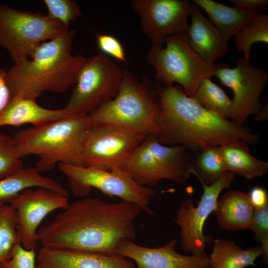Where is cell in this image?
<instances>
[{
	"instance_id": "6da1fadb",
	"label": "cell",
	"mask_w": 268,
	"mask_h": 268,
	"mask_svg": "<svg viewBox=\"0 0 268 268\" xmlns=\"http://www.w3.org/2000/svg\"><path fill=\"white\" fill-rule=\"evenodd\" d=\"M143 211L122 201L86 198L69 203L37 231L42 247L118 255L120 244L136 237L135 219Z\"/></svg>"
},
{
	"instance_id": "7a4b0ae2",
	"label": "cell",
	"mask_w": 268,
	"mask_h": 268,
	"mask_svg": "<svg viewBox=\"0 0 268 268\" xmlns=\"http://www.w3.org/2000/svg\"><path fill=\"white\" fill-rule=\"evenodd\" d=\"M158 141L201 150L235 141L254 144L258 136L251 130L204 108L186 94L180 86L158 87Z\"/></svg>"
},
{
	"instance_id": "3957f363",
	"label": "cell",
	"mask_w": 268,
	"mask_h": 268,
	"mask_svg": "<svg viewBox=\"0 0 268 268\" xmlns=\"http://www.w3.org/2000/svg\"><path fill=\"white\" fill-rule=\"evenodd\" d=\"M76 34L68 29L43 42L28 59L14 64L6 73L12 97L36 99L45 91L62 93L73 87L87 58L72 53Z\"/></svg>"
},
{
	"instance_id": "277c9868",
	"label": "cell",
	"mask_w": 268,
	"mask_h": 268,
	"mask_svg": "<svg viewBox=\"0 0 268 268\" xmlns=\"http://www.w3.org/2000/svg\"><path fill=\"white\" fill-rule=\"evenodd\" d=\"M88 115L71 114L61 119L17 131L13 136L19 157L36 155L40 172L57 163L82 166L84 141L90 126Z\"/></svg>"
},
{
	"instance_id": "5b68a950",
	"label": "cell",
	"mask_w": 268,
	"mask_h": 268,
	"mask_svg": "<svg viewBox=\"0 0 268 268\" xmlns=\"http://www.w3.org/2000/svg\"><path fill=\"white\" fill-rule=\"evenodd\" d=\"M158 114V102L132 73L123 69L122 83L116 97L88 116L91 124L106 125L155 136Z\"/></svg>"
},
{
	"instance_id": "8992f818",
	"label": "cell",
	"mask_w": 268,
	"mask_h": 268,
	"mask_svg": "<svg viewBox=\"0 0 268 268\" xmlns=\"http://www.w3.org/2000/svg\"><path fill=\"white\" fill-rule=\"evenodd\" d=\"M166 46H152L146 55L147 63L156 70V78L165 86L178 83L192 97L201 80L215 76L217 64L204 62L190 47L185 33L167 37Z\"/></svg>"
},
{
	"instance_id": "52a82bcc",
	"label": "cell",
	"mask_w": 268,
	"mask_h": 268,
	"mask_svg": "<svg viewBox=\"0 0 268 268\" xmlns=\"http://www.w3.org/2000/svg\"><path fill=\"white\" fill-rule=\"evenodd\" d=\"M188 149L182 145L162 144L155 136L147 135L122 169L137 184L145 187L155 186L163 179L183 184L193 168Z\"/></svg>"
},
{
	"instance_id": "ba28073f",
	"label": "cell",
	"mask_w": 268,
	"mask_h": 268,
	"mask_svg": "<svg viewBox=\"0 0 268 268\" xmlns=\"http://www.w3.org/2000/svg\"><path fill=\"white\" fill-rule=\"evenodd\" d=\"M69 28L42 12H32L0 4V46L14 64L29 59L44 42Z\"/></svg>"
},
{
	"instance_id": "9c48e42d",
	"label": "cell",
	"mask_w": 268,
	"mask_h": 268,
	"mask_svg": "<svg viewBox=\"0 0 268 268\" xmlns=\"http://www.w3.org/2000/svg\"><path fill=\"white\" fill-rule=\"evenodd\" d=\"M123 74V69L104 54L87 58L64 108L71 114L89 115L116 97Z\"/></svg>"
},
{
	"instance_id": "30bf717a",
	"label": "cell",
	"mask_w": 268,
	"mask_h": 268,
	"mask_svg": "<svg viewBox=\"0 0 268 268\" xmlns=\"http://www.w3.org/2000/svg\"><path fill=\"white\" fill-rule=\"evenodd\" d=\"M58 167L67 178L72 191L76 196H86L91 188L94 187L105 194L135 204L149 214L153 213L148 205L154 192L137 184L130 174L121 168L107 171L62 163H59Z\"/></svg>"
},
{
	"instance_id": "8fae6325",
	"label": "cell",
	"mask_w": 268,
	"mask_h": 268,
	"mask_svg": "<svg viewBox=\"0 0 268 268\" xmlns=\"http://www.w3.org/2000/svg\"><path fill=\"white\" fill-rule=\"evenodd\" d=\"M146 135L106 125L91 124L82 148V166L122 169Z\"/></svg>"
},
{
	"instance_id": "7c38bea8",
	"label": "cell",
	"mask_w": 268,
	"mask_h": 268,
	"mask_svg": "<svg viewBox=\"0 0 268 268\" xmlns=\"http://www.w3.org/2000/svg\"><path fill=\"white\" fill-rule=\"evenodd\" d=\"M236 63L232 68L226 64H217L215 76L233 91L231 121L243 125L249 116L257 115L262 107L260 94L268 83V74L244 58L238 59Z\"/></svg>"
},
{
	"instance_id": "4fadbf2b",
	"label": "cell",
	"mask_w": 268,
	"mask_h": 268,
	"mask_svg": "<svg viewBox=\"0 0 268 268\" xmlns=\"http://www.w3.org/2000/svg\"><path fill=\"white\" fill-rule=\"evenodd\" d=\"M235 175L228 171L211 185L201 183L203 192L197 205L190 200L181 202L175 221L180 228L181 245L185 252L195 255L206 254V245L211 238L204 234L205 222L214 210L219 194L230 187Z\"/></svg>"
},
{
	"instance_id": "5bb4252c",
	"label": "cell",
	"mask_w": 268,
	"mask_h": 268,
	"mask_svg": "<svg viewBox=\"0 0 268 268\" xmlns=\"http://www.w3.org/2000/svg\"><path fill=\"white\" fill-rule=\"evenodd\" d=\"M142 31L152 46H162L169 36L185 33L191 3L185 0H132Z\"/></svg>"
},
{
	"instance_id": "9a60e30c",
	"label": "cell",
	"mask_w": 268,
	"mask_h": 268,
	"mask_svg": "<svg viewBox=\"0 0 268 268\" xmlns=\"http://www.w3.org/2000/svg\"><path fill=\"white\" fill-rule=\"evenodd\" d=\"M15 209L17 230L21 245L35 250L39 242L37 228L43 219L56 209H65L69 203L67 196L48 189H26L9 202Z\"/></svg>"
},
{
	"instance_id": "2e32d148",
	"label": "cell",
	"mask_w": 268,
	"mask_h": 268,
	"mask_svg": "<svg viewBox=\"0 0 268 268\" xmlns=\"http://www.w3.org/2000/svg\"><path fill=\"white\" fill-rule=\"evenodd\" d=\"M174 238L157 248L144 247L131 240L122 242L117 254L133 260L135 268H210L207 255H182L176 250Z\"/></svg>"
},
{
	"instance_id": "e0dca14e",
	"label": "cell",
	"mask_w": 268,
	"mask_h": 268,
	"mask_svg": "<svg viewBox=\"0 0 268 268\" xmlns=\"http://www.w3.org/2000/svg\"><path fill=\"white\" fill-rule=\"evenodd\" d=\"M36 268H135L119 255H107L42 247L36 255Z\"/></svg>"
},
{
	"instance_id": "ac0fdd59",
	"label": "cell",
	"mask_w": 268,
	"mask_h": 268,
	"mask_svg": "<svg viewBox=\"0 0 268 268\" xmlns=\"http://www.w3.org/2000/svg\"><path fill=\"white\" fill-rule=\"evenodd\" d=\"M201 8L191 3L189 16L191 22L185 34L191 49L204 62L214 64L223 57L228 49V41L222 35Z\"/></svg>"
},
{
	"instance_id": "d6986e66",
	"label": "cell",
	"mask_w": 268,
	"mask_h": 268,
	"mask_svg": "<svg viewBox=\"0 0 268 268\" xmlns=\"http://www.w3.org/2000/svg\"><path fill=\"white\" fill-rule=\"evenodd\" d=\"M70 115L71 114L64 108L49 109L39 105L36 99L14 97L0 114V127H19L26 124L36 126L58 120Z\"/></svg>"
},
{
	"instance_id": "ffe728a7",
	"label": "cell",
	"mask_w": 268,
	"mask_h": 268,
	"mask_svg": "<svg viewBox=\"0 0 268 268\" xmlns=\"http://www.w3.org/2000/svg\"><path fill=\"white\" fill-rule=\"evenodd\" d=\"M254 211L248 193L231 190L218 200L213 212L222 228L234 231L250 229Z\"/></svg>"
},
{
	"instance_id": "44dd1931",
	"label": "cell",
	"mask_w": 268,
	"mask_h": 268,
	"mask_svg": "<svg viewBox=\"0 0 268 268\" xmlns=\"http://www.w3.org/2000/svg\"><path fill=\"white\" fill-rule=\"evenodd\" d=\"M34 187L46 188L68 196L67 190L58 182L42 175L35 167L28 166L0 180V205L10 202L23 190Z\"/></svg>"
},
{
	"instance_id": "7402d4cb",
	"label": "cell",
	"mask_w": 268,
	"mask_h": 268,
	"mask_svg": "<svg viewBox=\"0 0 268 268\" xmlns=\"http://www.w3.org/2000/svg\"><path fill=\"white\" fill-rule=\"evenodd\" d=\"M212 242V251L208 257L210 268H245L249 266L257 268L255 261L263 254L260 246L243 249L232 240L216 239Z\"/></svg>"
},
{
	"instance_id": "603a6c76",
	"label": "cell",
	"mask_w": 268,
	"mask_h": 268,
	"mask_svg": "<svg viewBox=\"0 0 268 268\" xmlns=\"http://www.w3.org/2000/svg\"><path fill=\"white\" fill-rule=\"evenodd\" d=\"M248 143L235 141L220 146L227 170L246 179L263 176L268 170V163L257 159L250 152Z\"/></svg>"
},
{
	"instance_id": "cb8c5ba5",
	"label": "cell",
	"mask_w": 268,
	"mask_h": 268,
	"mask_svg": "<svg viewBox=\"0 0 268 268\" xmlns=\"http://www.w3.org/2000/svg\"><path fill=\"white\" fill-rule=\"evenodd\" d=\"M193 1L207 14L209 20L228 41L255 15L212 0Z\"/></svg>"
},
{
	"instance_id": "d4e9b609",
	"label": "cell",
	"mask_w": 268,
	"mask_h": 268,
	"mask_svg": "<svg viewBox=\"0 0 268 268\" xmlns=\"http://www.w3.org/2000/svg\"><path fill=\"white\" fill-rule=\"evenodd\" d=\"M233 37L236 50L243 52V58L249 61L253 44H268V14L261 12L255 14Z\"/></svg>"
},
{
	"instance_id": "484cf974",
	"label": "cell",
	"mask_w": 268,
	"mask_h": 268,
	"mask_svg": "<svg viewBox=\"0 0 268 268\" xmlns=\"http://www.w3.org/2000/svg\"><path fill=\"white\" fill-rule=\"evenodd\" d=\"M200 151L193 162L191 174L195 175L201 183L209 186L228 170L220 146H209Z\"/></svg>"
},
{
	"instance_id": "4316f807",
	"label": "cell",
	"mask_w": 268,
	"mask_h": 268,
	"mask_svg": "<svg viewBox=\"0 0 268 268\" xmlns=\"http://www.w3.org/2000/svg\"><path fill=\"white\" fill-rule=\"evenodd\" d=\"M191 98L206 110L228 119L231 118L232 99L210 77L201 80Z\"/></svg>"
},
{
	"instance_id": "83f0119b",
	"label": "cell",
	"mask_w": 268,
	"mask_h": 268,
	"mask_svg": "<svg viewBox=\"0 0 268 268\" xmlns=\"http://www.w3.org/2000/svg\"><path fill=\"white\" fill-rule=\"evenodd\" d=\"M16 211L10 205H0V263L10 258L19 243Z\"/></svg>"
},
{
	"instance_id": "f1b7e54d",
	"label": "cell",
	"mask_w": 268,
	"mask_h": 268,
	"mask_svg": "<svg viewBox=\"0 0 268 268\" xmlns=\"http://www.w3.org/2000/svg\"><path fill=\"white\" fill-rule=\"evenodd\" d=\"M23 167L13 137L0 132V180Z\"/></svg>"
},
{
	"instance_id": "f546056e",
	"label": "cell",
	"mask_w": 268,
	"mask_h": 268,
	"mask_svg": "<svg viewBox=\"0 0 268 268\" xmlns=\"http://www.w3.org/2000/svg\"><path fill=\"white\" fill-rule=\"evenodd\" d=\"M47 14L52 19L69 28V23L81 15L80 8L72 0H44Z\"/></svg>"
},
{
	"instance_id": "4dcf8cb0",
	"label": "cell",
	"mask_w": 268,
	"mask_h": 268,
	"mask_svg": "<svg viewBox=\"0 0 268 268\" xmlns=\"http://www.w3.org/2000/svg\"><path fill=\"white\" fill-rule=\"evenodd\" d=\"M250 229L263 250V263H268V205L255 209Z\"/></svg>"
},
{
	"instance_id": "1f68e13d",
	"label": "cell",
	"mask_w": 268,
	"mask_h": 268,
	"mask_svg": "<svg viewBox=\"0 0 268 268\" xmlns=\"http://www.w3.org/2000/svg\"><path fill=\"white\" fill-rule=\"evenodd\" d=\"M36 260L35 250H26L19 242L14 247L10 258L0 263V266L1 268H36Z\"/></svg>"
},
{
	"instance_id": "d6a6232c",
	"label": "cell",
	"mask_w": 268,
	"mask_h": 268,
	"mask_svg": "<svg viewBox=\"0 0 268 268\" xmlns=\"http://www.w3.org/2000/svg\"><path fill=\"white\" fill-rule=\"evenodd\" d=\"M96 41L98 48L102 54L121 62H127L124 48L116 37L107 34H98L96 36Z\"/></svg>"
},
{
	"instance_id": "836d02e7",
	"label": "cell",
	"mask_w": 268,
	"mask_h": 268,
	"mask_svg": "<svg viewBox=\"0 0 268 268\" xmlns=\"http://www.w3.org/2000/svg\"><path fill=\"white\" fill-rule=\"evenodd\" d=\"M234 7L252 14L261 12L268 6V0H230Z\"/></svg>"
},
{
	"instance_id": "e575fe53",
	"label": "cell",
	"mask_w": 268,
	"mask_h": 268,
	"mask_svg": "<svg viewBox=\"0 0 268 268\" xmlns=\"http://www.w3.org/2000/svg\"><path fill=\"white\" fill-rule=\"evenodd\" d=\"M248 193L250 201L255 209H258L268 205L267 191L263 187H253Z\"/></svg>"
},
{
	"instance_id": "d590c367",
	"label": "cell",
	"mask_w": 268,
	"mask_h": 268,
	"mask_svg": "<svg viewBox=\"0 0 268 268\" xmlns=\"http://www.w3.org/2000/svg\"><path fill=\"white\" fill-rule=\"evenodd\" d=\"M6 71L0 68V114L9 104L12 96L6 81Z\"/></svg>"
},
{
	"instance_id": "8d00e7d4",
	"label": "cell",
	"mask_w": 268,
	"mask_h": 268,
	"mask_svg": "<svg viewBox=\"0 0 268 268\" xmlns=\"http://www.w3.org/2000/svg\"><path fill=\"white\" fill-rule=\"evenodd\" d=\"M257 119L258 120H266L268 118V101L264 106H262L261 109L257 114Z\"/></svg>"
},
{
	"instance_id": "74e56055",
	"label": "cell",
	"mask_w": 268,
	"mask_h": 268,
	"mask_svg": "<svg viewBox=\"0 0 268 268\" xmlns=\"http://www.w3.org/2000/svg\"></svg>"
},
{
	"instance_id": "f35d334b",
	"label": "cell",
	"mask_w": 268,
	"mask_h": 268,
	"mask_svg": "<svg viewBox=\"0 0 268 268\" xmlns=\"http://www.w3.org/2000/svg\"><path fill=\"white\" fill-rule=\"evenodd\" d=\"M1 268V267H0Z\"/></svg>"
}]
</instances>
